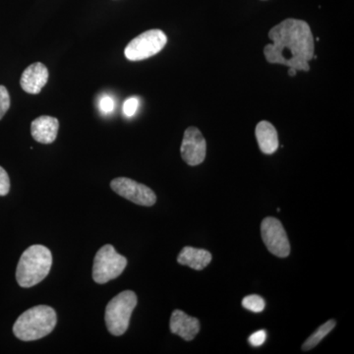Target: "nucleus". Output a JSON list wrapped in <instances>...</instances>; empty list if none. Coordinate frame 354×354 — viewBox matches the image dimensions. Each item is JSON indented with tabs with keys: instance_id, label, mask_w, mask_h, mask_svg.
<instances>
[{
	"instance_id": "39448f33",
	"label": "nucleus",
	"mask_w": 354,
	"mask_h": 354,
	"mask_svg": "<svg viewBox=\"0 0 354 354\" xmlns=\"http://www.w3.org/2000/svg\"><path fill=\"white\" fill-rule=\"evenodd\" d=\"M127 266L124 256L116 252L113 245L102 246L95 256L93 279L97 283H106L120 277Z\"/></svg>"
},
{
	"instance_id": "4be33fe9",
	"label": "nucleus",
	"mask_w": 354,
	"mask_h": 354,
	"mask_svg": "<svg viewBox=\"0 0 354 354\" xmlns=\"http://www.w3.org/2000/svg\"><path fill=\"white\" fill-rule=\"evenodd\" d=\"M297 69L291 68V67H290V70H288V75L292 76V77L297 76Z\"/></svg>"
},
{
	"instance_id": "9d476101",
	"label": "nucleus",
	"mask_w": 354,
	"mask_h": 354,
	"mask_svg": "<svg viewBox=\"0 0 354 354\" xmlns=\"http://www.w3.org/2000/svg\"><path fill=\"white\" fill-rule=\"evenodd\" d=\"M48 81V70L46 65L36 62L25 69L20 85L28 94L38 95Z\"/></svg>"
},
{
	"instance_id": "f03ea898",
	"label": "nucleus",
	"mask_w": 354,
	"mask_h": 354,
	"mask_svg": "<svg viewBox=\"0 0 354 354\" xmlns=\"http://www.w3.org/2000/svg\"><path fill=\"white\" fill-rule=\"evenodd\" d=\"M57 323L55 309L48 305H38L25 311L16 320L13 333L21 341H37L50 335Z\"/></svg>"
},
{
	"instance_id": "2eb2a0df",
	"label": "nucleus",
	"mask_w": 354,
	"mask_h": 354,
	"mask_svg": "<svg viewBox=\"0 0 354 354\" xmlns=\"http://www.w3.org/2000/svg\"><path fill=\"white\" fill-rule=\"evenodd\" d=\"M335 320H329L328 322L321 325L313 334L310 335L308 339L305 341L304 344H302V349H304V351H311L312 348H315L316 346L320 344L324 337H327V335H329L330 333L335 329Z\"/></svg>"
},
{
	"instance_id": "aec40b11",
	"label": "nucleus",
	"mask_w": 354,
	"mask_h": 354,
	"mask_svg": "<svg viewBox=\"0 0 354 354\" xmlns=\"http://www.w3.org/2000/svg\"><path fill=\"white\" fill-rule=\"evenodd\" d=\"M99 108L101 109L102 113H111L114 109V101L113 97L109 95H104L99 102Z\"/></svg>"
},
{
	"instance_id": "ddd939ff",
	"label": "nucleus",
	"mask_w": 354,
	"mask_h": 354,
	"mask_svg": "<svg viewBox=\"0 0 354 354\" xmlns=\"http://www.w3.org/2000/svg\"><path fill=\"white\" fill-rule=\"evenodd\" d=\"M255 134L262 153L272 155L278 150V132L272 123L266 120L261 121L256 127Z\"/></svg>"
},
{
	"instance_id": "f8f14e48",
	"label": "nucleus",
	"mask_w": 354,
	"mask_h": 354,
	"mask_svg": "<svg viewBox=\"0 0 354 354\" xmlns=\"http://www.w3.org/2000/svg\"><path fill=\"white\" fill-rule=\"evenodd\" d=\"M59 122L53 116L43 115L36 118L32 122L31 133L32 138L41 144H51L57 137Z\"/></svg>"
},
{
	"instance_id": "dca6fc26",
	"label": "nucleus",
	"mask_w": 354,
	"mask_h": 354,
	"mask_svg": "<svg viewBox=\"0 0 354 354\" xmlns=\"http://www.w3.org/2000/svg\"><path fill=\"white\" fill-rule=\"evenodd\" d=\"M242 306L249 311L259 313L265 309V300L257 295H248L242 300Z\"/></svg>"
},
{
	"instance_id": "423d86ee",
	"label": "nucleus",
	"mask_w": 354,
	"mask_h": 354,
	"mask_svg": "<svg viewBox=\"0 0 354 354\" xmlns=\"http://www.w3.org/2000/svg\"><path fill=\"white\" fill-rule=\"evenodd\" d=\"M167 43V38L164 32L150 30L132 39L125 48L124 55L128 60L140 62L158 55Z\"/></svg>"
},
{
	"instance_id": "20e7f679",
	"label": "nucleus",
	"mask_w": 354,
	"mask_h": 354,
	"mask_svg": "<svg viewBox=\"0 0 354 354\" xmlns=\"http://www.w3.org/2000/svg\"><path fill=\"white\" fill-rule=\"evenodd\" d=\"M136 306L137 295L131 290L122 291L109 302L104 319L111 335L118 337L127 332Z\"/></svg>"
},
{
	"instance_id": "6e6552de",
	"label": "nucleus",
	"mask_w": 354,
	"mask_h": 354,
	"mask_svg": "<svg viewBox=\"0 0 354 354\" xmlns=\"http://www.w3.org/2000/svg\"><path fill=\"white\" fill-rule=\"evenodd\" d=\"M111 187L120 196L140 206L151 207L157 202V196L151 188L127 177L113 179Z\"/></svg>"
},
{
	"instance_id": "9b49d317",
	"label": "nucleus",
	"mask_w": 354,
	"mask_h": 354,
	"mask_svg": "<svg viewBox=\"0 0 354 354\" xmlns=\"http://www.w3.org/2000/svg\"><path fill=\"white\" fill-rule=\"evenodd\" d=\"M169 328L172 334L179 335L185 341L190 342L200 332V322L195 317L188 316L181 310H174L171 317Z\"/></svg>"
},
{
	"instance_id": "412c9836",
	"label": "nucleus",
	"mask_w": 354,
	"mask_h": 354,
	"mask_svg": "<svg viewBox=\"0 0 354 354\" xmlns=\"http://www.w3.org/2000/svg\"><path fill=\"white\" fill-rule=\"evenodd\" d=\"M266 337H267V334H266L265 330H261L251 335L248 341L250 342L251 346H260L264 344L266 341Z\"/></svg>"
},
{
	"instance_id": "a211bd4d",
	"label": "nucleus",
	"mask_w": 354,
	"mask_h": 354,
	"mask_svg": "<svg viewBox=\"0 0 354 354\" xmlns=\"http://www.w3.org/2000/svg\"><path fill=\"white\" fill-rule=\"evenodd\" d=\"M139 99L136 97H130L127 100L124 104H123V113L127 116V118H131L136 113L137 109L139 108Z\"/></svg>"
},
{
	"instance_id": "f257e3e1",
	"label": "nucleus",
	"mask_w": 354,
	"mask_h": 354,
	"mask_svg": "<svg viewBox=\"0 0 354 354\" xmlns=\"http://www.w3.org/2000/svg\"><path fill=\"white\" fill-rule=\"evenodd\" d=\"M269 38L272 44L264 48L268 62L309 71L315 44L310 26L305 21L292 18L283 21L272 28Z\"/></svg>"
},
{
	"instance_id": "1a4fd4ad",
	"label": "nucleus",
	"mask_w": 354,
	"mask_h": 354,
	"mask_svg": "<svg viewBox=\"0 0 354 354\" xmlns=\"http://www.w3.org/2000/svg\"><path fill=\"white\" fill-rule=\"evenodd\" d=\"M181 157L186 164L201 165L206 158L207 143L202 133L196 127H189L184 132L180 148Z\"/></svg>"
},
{
	"instance_id": "7ed1b4c3",
	"label": "nucleus",
	"mask_w": 354,
	"mask_h": 354,
	"mask_svg": "<svg viewBox=\"0 0 354 354\" xmlns=\"http://www.w3.org/2000/svg\"><path fill=\"white\" fill-rule=\"evenodd\" d=\"M53 265L50 249L43 245H32L21 256L16 270V279L21 288H32L46 278Z\"/></svg>"
},
{
	"instance_id": "4468645a",
	"label": "nucleus",
	"mask_w": 354,
	"mask_h": 354,
	"mask_svg": "<svg viewBox=\"0 0 354 354\" xmlns=\"http://www.w3.org/2000/svg\"><path fill=\"white\" fill-rule=\"evenodd\" d=\"M212 254L204 249L186 246L179 253L177 262L183 266H188L191 269L201 271L211 263Z\"/></svg>"
},
{
	"instance_id": "0eeeda50",
	"label": "nucleus",
	"mask_w": 354,
	"mask_h": 354,
	"mask_svg": "<svg viewBox=\"0 0 354 354\" xmlns=\"http://www.w3.org/2000/svg\"><path fill=\"white\" fill-rule=\"evenodd\" d=\"M261 234L270 252L279 258H286L290 255V241L281 221L272 216L266 218L261 225Z\"/></svg>"
},
{
	"instance_id": "6ab92c4d",
	"label": "nucleus",
	"mask_w": 354,
	"mask_h": 354,
	"mask_svg": "<svg viewBox=\"0 0 354 354\" xmlns=\"http://www.w3.org/2000/svg\"><path fill=\"white\" fill-rule=\"evenodd\" d=\"M10 190V179L3 167H0V196H6Z\"/></svg>"
},
{
	"instance_id": "f3484780",
	"label": "nucleus",
	"mask_w": 354,
	"mask_h": 354,
	"mask_svg": "<svg viewBox=\"0 0 354 354\" xmlns=\"http://www.w3.org/2000/svg\"><path fill=\"white\" fill-rule=\"evenodd\" d=\"M10 108V95L4 86H0V120Z\"/></svg>"
}]
</instances>
